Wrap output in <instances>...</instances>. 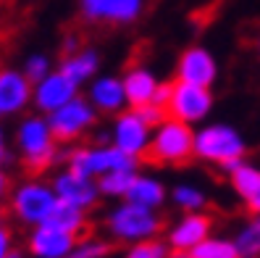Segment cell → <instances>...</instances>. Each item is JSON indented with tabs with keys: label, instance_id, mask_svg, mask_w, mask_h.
Returning <instances> with one entry per match:
<instances>
[{
	"label": "cell",
	"instance_id": "obj_1",
	"mask_svg": "<svg viewBox=\"0 0 260 258\" xmlns=\"http://www.w3.org/2000/svg\"><path fill=\"white\" fill-rule=\"evenodd\" d=\"M244 140L229 124H208L194 132V156L208 163H218L223 171H232L239 161H244Z\"/></svg>",
	"mask_w": 260,
	"mask_h": 258
},
{
	"label": "cell",
	"instance_id": "obj_2",
	"mask_svg": "<svg viewBox=\"0 0 260 258\" xmlns=\"http://www.w3.org/2000/svg\"><path fill=\"white\" fill-rule=\"evenodd\" d=\"M194 156V132L176 119H163L147 145L145 158L152 163H187Z\"/></svg>",
	"mask_w": 260,
	"mask_h": 258
},
{
	"label": "cell",
	"instance_id": "obj_3",
	"mask_svg": "<svg viewBox=\"0 0 260 258\" xmlns=\"http://www.w3.org/2000/svg\"><path fill=\"white\" fill-rule=\"evenodd\" d=\"M160 226L163 221L155 211L134 206V203H124L113 208L108 219H105V230L111 232V237L118 242H132V245L142 240H155Z\"/></svg>",
	"mask_w": 260,
	"mask_h": 258
},
{
	"label": "cell",
	"instance_id": "obj_4",
	"mask_svg": "<svg viewBox=\"0 0 260 258\" xmlns=\"http://www.w3.org/2000/svg\"><path fill=\"white\" fill-rule=\"evenodd\" d=\"M19 150L29 171H45L55 161V137L48 121L37 116L24 119L19 127Z\"/></svg>",
	"mask_w": 260,
	"mask_h": 258
},
{
	"label": "cell",
	"instance_id": "obj_5",
	"mask_svg": "<svg viewBox=\"0 0 260 258\" xmlns=\"http://www.w3.org/2000/svg\"><path fill=\"white\" fill-rule=\"evenodd\" d=\"M58 198L53 187L42 185V182H24L16 187L11 198V211L21 224H32V226H42L48 221V216L53 214Z\"/></svg>",
	"mask_w": 260,
	"mask_h": 258
},
{
	"label": "cell",
	"instance_id": "obj_6",
	"mask_svg": "<svg viewBox=\"0 0 260 258\" xmlns=\"http://www.w3.org/2000/svg\"><path fill=\"white\" fill-rule=\"evenodd\" d=\"M69 169L84 174L89 179H100L116 169H134V158L124 156L113 145H95V148H76L69 156Z\"/></svg>",
	"mask_w": 260,
	"mask_h": 258
},
{
	"label": "cell",
	"instance_id": "obj_7",
	"mask_svg": "<svg viewBox=\"0 0 260 258\" xmlns=\"http://www.w3.org/2000/svg\"><path fill=\"white\" fill-rule=\"evenodd\" d=\"M210 108H213V95L208 87H197L187 82L171 84V98H168V105H166L168 119L194 124V121H203L210 113Z\"/></svg>",
	"mask_w": 260,
	"mask_h": 258
},
{
	"label": "cell",
	"instance_id": "obj_8",
	"mask_svg": "<svg viewBox=\"0 0 260 258\" xmlns=\"http://www.w3.org/2000/svg\"><path fill=\"white\" fill-rule=\"evenodd\" d=\"M79 8L89 26H124L142 16L145 0H79Z\"/></svg>",
	"mask_w": 260,
	"mask_h": 258
},
{
	"label": "cell",
	"instance_id": "obj_9",
	"mask_svg": "<svg viewBox=\"0 0 260 258\" xmlns=\"http://www.w3.org/2000/svg\"><path fill=\"white\" fill-rule=\"evenodd\" d=\"M92 124H95V108H92V103H87L82 98L69 100L66 105H60L58 111H53L50 119H48V127L53 132L55 142L76 140Z\"/></svg>",
	"mask_w": 260,
	"mask_h": 258
},
{
	"label": "cell",
	"instance_id": "obj_10",
	"mask_svg": "<svg viewBox=\"0 0 260 258\" xmlns=\"http://www.w3.org/2000/svg\"><path fill=\"white\" fill-rule=\"evenodd\" d=\"M53 192H55V198L58 200H63L74 208H92L100 198V190H98V182L95 179H89L84 174H76V171H63V174H58L55 182H53Z\"/></svg>",
	"mask_w": 260,
	"mask_h": 258
},
{
	"label": "cell",
	"instance_id": "obj_11",
	"mask_svg": "<svg viewBox=\"0 0 260 258\" xmlns=\"http://www.w3.org/2000/svg\"><path fill=\"white\" fill-rule=\"evenodd\" d=\"M147 145H150V127L134 111L121 113L113 127V148H118L124 156L137 161L147 153Z\"/></svg>",
	"mask_w": 260,
	"mask_h": 258
},
{
	"label": "cell",
	"instance_id": "obj_12",
	"mask_svg": "<svg viewBox=\"0 0 260 258\" xmlns=\"http://www.w3.org/2000/svg\"><path fill=\"white\" fill-rule=\"evenodd\" d=\"M210 226L213 221L205 214H184L168 232V248L176 253H189L205 237H210Z\"/></svg>",
	"mask_w": 260,
	"mask_h": 258
},
{
	"label": "cell",
	"instance_id": "obj_13",
	"mask_svg": "<svg viewBox=\"0 0 260 258\" xmlns=\"http://www.w3.org/2000/svg\"><path fill=\"white\" fill-rule=\"evenodd\" d=\"M76 240L79 237L42 224V226H35V232L29 235V253L35 258H69Z\"/></svg>",
	"mask_w": 260,
	"mask_h": 258
},
{
	"label": "cell",
	"instance_id": "obj_14",
	"mask_svg": "<svg viewBox=\"0 0 260 258\" xmlns=\"http://www.w3.org/2000/svg\"><path fill=\"white\" fill-rule=\"evenodd\" d=\"M216 58H213L205 48H189L179 58V82L197 84V87H210L216 82Z\"/></svg>",
	"mask_w": 260,
	"mask_h": 258
},
{
	"label": "cell",
	"instance_id": "obj_15",
	"mask_svg": "<svg viewBox=\"0 0 260 258\" xmlns=\"http://www.w3.org/2000/svg\"><path fill=\"white\" fill-rule=\"evenodd\" d=\"M76 87L79 84H74L69 77H63L60 71H55V74H48L40 84H35V90H32V98H35V105L40 111H48V113H53V111H58L60 105H66L69 100H74L76 98Z\"/></svg>",
	"mask_w": 260,
	"mask_h": 258
},
{
	"label": "cell",
	"instance_id": "obj_16",
	"mask_svg": "<svg viewBox=\"0 0 260 258\" xmlns=\"http://www.w3.org/2000/svg\"><path fill=\"white\" fill-rule=\"evenodd\" d=\"M32 98V84L21 71L0 66V116L16 113Z\"/></svg>",
	"mask_w": 260,
	"mask_h": 258
},
{
	"label": "cell",
	"instance_id": "obj_17",
	"mask_svg": "<svg viewBox=\"0 0 260 258\" xmlns=\"http://www.w3.org/2000/svg\"><path fill=\"white\" fill-rule=\"evenodd\" d=\"M124 82V93H126V100L140 108V105H147L155 98V90H158V79L142 66H134L126 71V77L121 79Z\"/></svg>",
	"mask_w": 260,
	"mask_h": 258
},
{
	"label": "cell",
	"instance_id": "obj_18",
	"mask_svg": "<svg viewBox=\"0 0 260 258\" xmlns=\"http://www.w3.org/2000/svg\"><path fill=\"white\" fill-rule=\"evenodd\" d=\"M126 100V93H124V82L121 79H113V77H100L92 82L89 87V103L92 108L98 111H118Z\"/></svg>",
	"mask_w": 260,
	"mask_h": 258
},
{
	"label": "cell",
	"instance_id": "obj_19",
	"mask_svg": "<svg viewBox=\"0 0 260 258\" xmlns=\"http://www.w3.org/2000/svg\"><path fill=\"white\" fill-rule=\"evenodd\" d=\"M95 71H98V53L89 50V48H82L71 55H63V64H60V74L69 77L74 84L87 82Z\"/></svg>",
	"mask_w": 260,
	"mask_h": 258
},
{
	"label": "cell",
	"instance_id": "obj_20",
	"mask_svg": "<svg viewBox=\"0 0 260 258\" xmlns=\"http://www.w3.org/2000/svg\"><path fill=\"white\" fill-rule=\"evenodd\" d=\"M163 200H166L163 185L158 179H150V177H137L132 182L129 192H126V203L142 206V208H150V211H155Z\"/></svg>",
	"mask_w": 260,
	"mask_h": 258
},
{
	"label": "cell",
	"instance_id": "obj_21",
	"mask_svg": "<svg viewBox=\"0 0 260 258\" xmlns=\"http://www.w3.org/2000/svg\"><path fill=\"white\" fill-rule=\"evenodd\" d=\"M45 224L55 226V230H60V232H69L74 237H84L82 232L87 230V216H84L82 208H74V206H69L63 200H58L55 208H53V214L48 216Z\"/></svg>",
	"mask_w": 260,
	"mask_h": 258
},
{
	"label": "cell",
	"instance_id": "obj_22",
	"mask_svg": "<svg viewBox=\"0 0 260 258\" xmlns=\"http://www.w3.org/2000/svg\"><path fill=\"white\" fill-rule=\"evenodd\" d=\"M234 248L242 258H260V216H250L234 235Z\"/></svg>",
	"mask_w": 260,
	"mask_h": 258
},
{
	"label": "cell",
	"instance_id": "obj_23",
	"mask_svg": "<svg viewBox=\"0 0 260 258\" xmlns=\"http://www.w3.org/2000/svg\"><path fill=\"white\" fill-rule=\"evenodd\" d=\"M229 179H232L234 192L239 195L242 200H247L250 195L255 192L257 182H260V169H257V166H252V163H247V161H239L234 169L229 171Z\"/></svg>",
	"mask_w": 260,
	"mask_h": 258
},
{
	"label": "cell",
	"instance_id": "obj_24",
	"mask_svg": "<svg viewBox=\"0 0 260 258\" xmlns=\"http://www.w3.org/2000/svg\"><path fill=\"white\" fill-rule=\"evenodd\" d=\"M237 248L234 240L226 237H205L200 245H194L189 253H184V258H237Z\"/></svg>",
	"mask_w": 260,
	"mask_h": 258
},
{
	"label": "cell",
	"instance_id": "obj_25",
	"mask_svg": "<svg viewBox=\"0 0 260 258\" xmlns=\"http://www.w3.org/2000/svg\"><path fill=\"white\" fill-rule=\"evenodd\" d=\"M134 179H137L134 169H116L111 174L100 177L98 190H100V195H111V198H118V195H124V198H126V192H129Z\"/></svg>",
	"mask_w": 260,
	"mask_h": 258
},
{
	"label": "cell",
	"instance_id": "obj_26",
	"mask_svg": "<svg viewBox=\"0 0 260 258\" xmlns=\"http://www.w3.org/2000/svg\"><path fill=\"white\" fill-rule=\"evenodd\" d=\"M174 203L184 211V214H200V211L205 208V192L197 190L192 185H179L174 190Z\"/></svg>",
	"mask_w": 260,
	"mask_h": 258
},
{
	"label": "cell",
	"instance_id": "obj_27",
	"mask_svg": "<svg viewBox=\"0 0 260 258\" xmlns=\"http://www.w3.org/2000/svg\"><path fill=\"white\" fill-rule=\"evenodd\" d=\"M108 250H111V245L105 240L87 235V237L76 240V245H74V250H71L69 258H105V255H108Z\"/></svg>",
	"mask_w": 260,
	"mask_h": 258
},
{
	"label": "cell",
	"instance_id": "obj_28",
	"mask_svg": "<svg viewBox=\"0 0 260 258\" xmlns=\"http://www.w3.org/2000/svg\"><path fill=\"white\" fill-rule=\"evenodd\" d=\"M124 258H168V242H160V240L134 242Z\"/></svg>",
	"mask_w": 260,
	"mask_h": 258
},
{
	"label": "cell",
	"instance_id": "obj_29",
	"mask_svg": "<svg viewBox=\"0 0 260 258\" xmlns=\"http://www.w3.org/2000/svg\"><path fill=\"white\" fill-rule=\"evenodd\" d=\"M50 74V64H48V58L45 55H32V58H26V64H24V77L29 79V84H40L45 77Z\"/></svg>",
	"mask_w": 260,
	"mask_h": 258
},
{
	"label": "cell",
	"instance_id": "obj_30",
	"mask_svg": "<svg viewBox=\"0 0 260 258\" xmlns=\"http://www.w3.org/2000/svg\"><path fill=\"white\" fill-rule=\"evenodd\" d=\"M134 113L140 116V119L145 121L147 127H152V129H155V127L160 124L163 119H168V113H166V111L160 108V105H155V103H147V105H140V108H134Z\"/></svg>",
	"mask_w": 260,
	"mask_h": 258
},
{
	"label": "cell",
	"instance_id": "obj_31",
	"mask_svg": "<svg viewBox=\"0 0 260 258\" xmlns=\"http://www.w3.org/2000/svg\"><path fill=\"white\" fill-rule=\"evenodd\" d=\"M13 250V240L8 230H0V258H8V253Z\"/></svg>",
	"mask_w": 260,
	"mask_h": 258
},
{
	"label": "cell",
	"instance_id": "obj_32",
	"mask_svg": "<svg viewBox=\"0 0 260 258\" xmlns=\"http://www.w3.org/2000/svg\"><path fill=\"white\" fill-rule=\"evenodd\" d=\"M244 203H247V208H250V214H252V216H260V182H257L255 192H252Z\"/></svg>",
	"mask_w": 260,
	"mask_h": 258
},
{
	"label": "cell",
	"instance_id": "obj_33",
	"mask_svg": "<svg viewBox=\"0 0 260 258\" xmlns=\"http://www.w3.org/2000/svg\"><path fill=\"white\" fill-rule=\"evenodd\" d=\"M6 192H8V179H6V174L0 171V200L6 198Z\"/></svg>",
	"mask_w": 260,
	"mask_h": 258
},
{
	"label": "cell",
	"instance_id": "obj_34",
	"mask_svg": "<svg viewBox=\"0 0 260 258\" xmlns=\"http://www.w3.org/2000/svg\"><path fill=\"white\" fill-rule=\"evenodd\" d=\"M6 158V140H3V132H0V163Z\"/></svg>",
	"mask_w": 260,
	"mask_h": 258
},
{
	"label": "cell",
	"instance_id": "obj_35",
	"mask_svg": "<svg viewBox=\"0 0 260 258\" xmlns=\"http://www.w3.org/2000/svg\"><path fill=\"white\" fill-rule=\"evenodd\" d=\"M8 258H24V253H19V250H11V253H8Z\"/></svg>",
	"mask_w": 260,
	"mask_h": 258
},
{
	"label": "cell",
	"instance_id": "obj_36",
	"mask_svg": "<svg viewBox=\"0 0 260 258\" xmlns=\"http://www.w3.org/2000/svg\"><path fill=\"white\" fill-rule=\"evenodd\" d=\"M255 50H257V55H260V37L255 40Z\"/></svg>",
	"mask_w": 260,
	"mask_h": 258
},
{
	"label": "cell",
	"instance_id": "obj_37",
	"mask_svg": "<svg viewBox=\"0 0 260 258\" xmlns=\"http://www.w3.org/2000/svg\"><path fill=\"white\" fill-rule=\"evenodd\" d=\"M0 230H6V226H3V214H0Z\"/></svg>",
	"mask_w": 260,
	"mask_h": 258
},
{
	"label": "cell",
	"instance_id": "obj_38",
	"mask_svg": "<svg viewBox=\"0 0 260 258\" xmlns=\"http://www.w3.org/2000/svg\"><path fill=\"white\" fill-rule=\"evenodd\" d=\"M237 258H242V255H237Z\"/></svg>",
	"mask_w": 260,
	"mask_h": 258
}]
</instances>
